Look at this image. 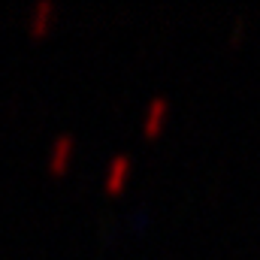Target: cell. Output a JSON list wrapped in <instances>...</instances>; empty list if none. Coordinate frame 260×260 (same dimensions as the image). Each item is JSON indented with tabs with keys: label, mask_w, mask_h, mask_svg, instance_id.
Wrapping results in <instances>:
<instances>
[{
	"label": "cell",
	"mask_w": 260,
	"mask_h": 260,
	"mask_svg": "<svg viewBox=\"0 0 260 260\" xmlns=\"http://www.w3.org/2000/svg\"><path fill=\"white\" fill-rule=\"evenodd\" d=\"M167 109H170V103H167V97H154L148 106H145V115H142V127L148 130H157L160 127V121H164V115H167Z\"/></svg>",
	"instance_id": "obj_1"
},
{
	"label": "cell",
	"mask_w": 260,
	"mask_h": 260,
	"mask_svg": "<svg viewBox=\"0 0 260 260\" xmlns=\"http://www.w3.org/2000/svg\"><path fill=\"white\" fill-rule=\"evenodd\" d=\"M70 151H73V136L70 133H61L52 142V148H49V167L52 170H61L67 164V157H70Z\"/></svg>",
	"instance_id": "obj_2"
},
{
	"label": "cell",
	"mask_w": 260,
	"mask_h": 260,
	"mask_svg": "<svg viewBox=\"0 0 260 260\" xmlns=\"http://www.w3.org/2000/svg\"><path fill=\"white\" fill-rule=\"evenodd\" d=\"M130 164H133V160H130V154H115V157L109 160V167H106V179H103V182H106V188H115V185L127 176Z\"/></svg>",
	"instance_id": "obj_3"
},
{
	"label": "cell",
	"mask_w": 260,
	"mask_h": 260,
	"mask_svg": "<svg viewBox=\"0 0 260 260\" xmlns=\"http://www.w3.org/2000/svg\"><path fill=\"white\" fill-rule=\"evenodd\" d=\"M52 12H55V6H52L49 0H40V3L30 9V27H34V30H43V27L49 24Z\"/></svg>",
	"instance_id": "obj_4"
}]
</instances>
